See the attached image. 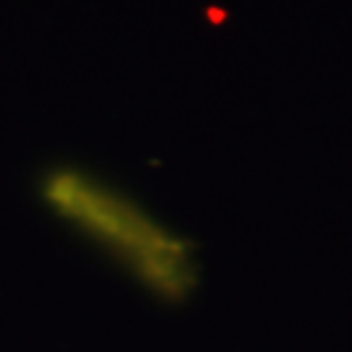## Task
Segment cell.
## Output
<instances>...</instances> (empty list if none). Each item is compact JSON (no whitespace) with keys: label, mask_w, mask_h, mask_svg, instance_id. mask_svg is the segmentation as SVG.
<instances>
[{"label":"cell","mask_w":352,"mask_h":352,"mask_svg":"<svg viewBox=\"0 0 352 352\" xmlns=\"http://www.w3.org/2000/svg\"><path fill=\"white\" fill-rule=\"evenodd\" d=\"M45 201L154 300L180 305L196 292V245L126 193L78 170H58L45 183Z\"/></svg>","instance_id":"cell-1"}]
</instances>
